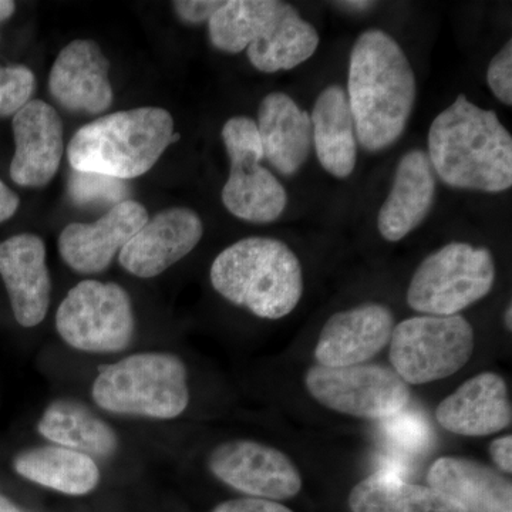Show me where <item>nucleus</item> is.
I'll return each mask as SVG.
<instances>
[{"label":"nucleus","instance_id":"obj_1","mask_svg":"<svg viewBox=\"0 0 512 512\" xmlns=\"http://www.w3.org/2000/svg\"><path fill=\"white\" fill-rule=\"evenodd\" d=\"M348 100L357 143L370 153L403 136L416 103L412 64L389 33L369 29L357 37L349 60Z\"/></svg>","mask_w":512,"mask_h":512},{"label":"nucleus","instance_id":"obj_2","mask_svg":"<svg viewBox=\"0 0 512 512\" xmlns=\"http://www.w3.org/2000/svg\"><path fill=\"white\" fill-rule=\"evenodd\" d=\"M434 174L457 190L498 194L512 185V138L493 110L460 94L429 131Z\"/></svg>","mask_w":512,"mask_h":512},{"label":"nucleus","instance_id":"obj_3","mask_svg":"<svg viewBox=\"0 0 512 512\" xmlns=\"http://www.w3.org/2000/svg\"><path fill=\"white\" fill-rule=\"evenodd\" d=\"M210 279L222 298L262 319L291 315L303 296L301 261L275 238L249 237L229 245L212 262Z\"/></svg>","mask_w":512,"mask_h":512},{"label":"nucleus","instance_id":"obj_4","mask_svg":"<svg viewBox=\"0 0 512 512\" xmlns=\"http://www.w3.org/2000/svg\"><path fill=\"white\" fill-rule=\"evenodd\" d=\"M178 138L167 110L138 107L80 128L70 140L67 157L73 170L130 180L148 173Z\"/></svg>","mask_w":512,"mask_h":512},{"label":"nucleus","instance_id":"obj_5","mask_svg":"<svg viewBox=\"0 0 512 512\" xmlns=\"http://www.w3.org/2000/svg\"><path fill=\"white\" fill-rule=\"evenodd\" d=\"M92 397L101 410L117 416L174 420L190 404L188 369L174 353H133L99 367Z\"/></svg>","mask_w":512,"mask_h":512},{"label":"nucleus","instance_id":"obj_6","mask_svg":"<svg viewBox=\"0 0 512 512\" xmlns=\"http://www.w3.org/2000/svg\"><path fill=\"white\" fill-rule=\"evenodd\" d=\"M497 269L490 249L450 242L427 256L407 289V303L424 315H458L493 291Z\"/></svg>","mask_w":512,"mask_h":512},{"label":"nucleus","instance_id":"obj_7","mask_svg":"<svg viewBox=\"0 0 512 512\" xmlns=\"http://www.w3.org/2000/svg\"><path fill=\"white\" fill-rule=\"evenodd\" d=\"M389 345L394 372L420 386L463 369L473 356L476 336L464 316L423 315L397 323Z\"/></svg>","mask_w":512,"mask_h":512},{"label":"nucleus","instance_id":"obj_8","mask_svg":"<svg viewBox=\"0 0 512 512\" xmlns=\"http://www.w3.org/2000/svg\"><path fill=\"white\" fill-rule=\"evenodd\" d=\"M56 330L67 346L92 355H113L131 345L136 332L126 289L94 279L70 289L56 312Z\"/></svg>","mask_w":512,"mask_h":512},{"label":"nucleus","instance_id":"obj_9","mask_svg":"<svg viewBox=\"0 0 512 512\" xmlns=\"http://www.w3.org/2000/svg\"><path fill=\"white\" fill-rule=\"evenodd\" d=\"M231 170L224 188L222 202L232 215L254 224H271L284 214L288 194L264 160L261 138L255 120L232 117L221 131Z\"/></svg>","mask_w":512,"mask_h":512},{"label":"nucleus","instance_id":"obj_10","mask_svg":"<svg viewBox=\"0 0 512 512\" xmlns=\"http://www.w3.org/2000/svg\"><path fill=\"white\" fill-rule=\"evenodd\" d=\"M309 394L326 409L365 420H386L402 413L412 399L410 386L392 367L355 365L309 367Z\"/></svg>","mask_w":512,"mask_h":512},{"label":"nucleus","instance_id":"obj_11","mask_svg":"<svg viewBox=\"0 0 512 512\" xmlns=\"http://www.w3.org/2000/svg\"><path fill=\"white\" fill-rule=\"evenodd\" d=\"M207 464L212 476L249 497L278 503L302 490L301 471L291 458L259 441H224L211 451Z\"/></svg>","mask_w":512,"mask_h":512},{"label":"nucleus","instance_id":"obj_12","mask_svg":"<svg viewBox=\"0 0 512 512\" xmlns=\"http://www.w3.org/2000/svg\"><path fill=\"white\" fill-rule=\"evenodd\" d=\"M147 221L148 212L140 202H119L92 224L67 225L57 242L59 254L64 264L77 274H100Z\"/></svg>","mask_w":512,"mask_h":512},{"label":"nucleus","instance_id":"obj_13","mask_svg":"<svg viewBox=\"0 0 512 512\" xmlns=\"http://www.w3.org/2000/svg\"><path fill=\"white\" fill-rule=\"evenodd\" d=\"M204 225L190 208H168L131 238L119 254L120 265L141 279L156 278L200 244Z\"/></svg>","mask_w":512,"mask_h":512},{"label":"nucleus","instance_id":"obj_14","mask_svg":"<svg viewBox=\"0 0 512 512\" xmlns=\"http://www.w3.org/2000/svg\"><path fill=\"white\" fill-rule=\"evenodd\" d=\"M396 320L382 303H365L330 316L315 348L318 365H363L390 343Z\"/></svg>","mask_w":512,"mask_h":512},{"label":"nucleus","instance_id":"obj_15","mask_svg":"<svg viewBox=\"0 0 512 512\" xmlns=\"http://www.w3.org/2000/svg\"><path fill=\"white\" fill-rule=\"evenodd\" d=\"M15 156L10 177L20 187L42 188L55 178L62 161L63 123L42 100H30L13 116Z\"/></svg>","mask_w":512,"mask_h":512},{"label":"nucleus","instance_id":"obj_16","mask_svg":"<svg viewBox=\"0 0 512 512\" xmlns=\"http://www.w3.org/2000/svg\"><path fill=\"white\" fill-rule=\"evenodd\" d=\"M0 276L19 325L39 326L49 311L52 295L43 239L35 234H18L0 242Z\"/></svg>","mask_w":512,"mask_h":512},{"label":"nucleus","instance_id":"obj_17","mask_svg":"<svg viewBox=\"0 0 512 512\" xmlns=\"http://www.w3.org/2000/svg\"><path fill=\"white\" fill-rule=\"evenodd\" d=\"M109 70V59L96 42L73 40L53 63L49 92L60 106L73 113H103L114 99Z\"/></svg>","mask_w":512,"mask_h":512},{"label":"nucleus","instance_id":"obj_18","mask_svg":"<svg viewBox=\"0 0 512 512\" xmlns=\"http://www.w3.org/2000/svg\"><path fill=\"white\" fill-rule=\"evenodd\" d=\"M436 419L444 430L457 436L500 433L512 421L507 383L494 372L471 377L437 406Z\"/></svg>","mask_w":512,"mask_h":512},{"label":"nucleus","instance_id":"obj_19","mask_svg":"<svg viewBox=\"0 0 512 512\" xmlns=\"http://www.w3.org/2000/svg\"><path fill=\"white\" fill-rule=\"evenodd\" d=\"M437 177L426 151L412 150L397 164L392 190L377 215L386 241L399 242L426 220L436 200Z\"/></svg>","mask_w":512,"mask_h":512},{"label":"nucleus","instance_id":"obj_20","mask_svg":"<svg viewBox=\"0 0 512 512\" xmlns=\"http://www.w3.org/2000/svg\"><path fill=\"white\" fill-rule=\"evenodd\" d=\"M255 123L264 158L286 177L299 173L313 147L311 114L288 94L275 92L261 101Z\"/></svg>","mask_w":512,"mask_h":512},{"label":"nucleus","instance_id":"obj_21","mask_svg":"<svg viewBox=\"0 0 512 512\" xmlns=\"http://www.w3.org/2000/svg\"><path fill=\"white\" fill-rule=\"evenodd\" d=\"M427 481L467 512H512L511 481L473 458L440 457L431 464Z\"/></svg>","mask_w":512,"mask_h":512},{"label":"nucleus","instance_id":"obj_22","mask_svg":"<svg viewBox=\"0 0 512 512\" xmlns=\"http://www.w3.org/2000/svg\"><path fill=\"white\" fill-rule=\"evenodd\" d=\"M311 121L313 147L323 170L336 178H349L356 168L357 138L348 94L340 84L320 92Z\"/></svg>","mask_w":512,"mask_h":512},{"label":"nucleus","instance_id":"obj_23","mask_svg":"<svg viewBox=\"0 0 512 512\" xmlns=\"http://www.w3.org/2000/svg\"><path fill=\"white\" fill-rule=\"evenodd\" d=\"M319 42L318 30L292 5L279 2L274 15L248 46V59L259 72H286L311 59Z\"/></svg>","mask_w":512,"mask_h":512},{"label":"nucleus","instance_id":"obj_24","mask_svg":"<svg viewBox=\"0 0 512 512\" xmlns=\"http://www.w3.org/2000/svg\"><path fill=\"white\" fill-rule=\"evenodd\" d=\"M13 468L30 483L73 497L93 493L101 478L93 457L52 443L22 451Z\"/></svg>","mask_w":512,"mask_h":512},{"label":"nucleus","instance_id":"obj_25","mask_svg":"<svg viewBox=\"0 0 512 512\" xmlns=\"http://www.w3.org/2000/svg\"><path fill=\"white\" fill-rule=\"evenodd\" d=\"M37 433L49 441L87 456L110 458L119 450V436L86 404L73 399L49 403L37 421Z\"/></svg>","mask_w":512,"mask_h":512},{"label":"nucleus","instance_id":"obj_26","mask_svg":"<svg viewBox=\"0 0 512 512\" xmlns=\"http://www.w3.org/2000/svg\"><path fill=\"white\" fill-rule=\"evenodd\" d=\"M349 505L353 512H467L429 485L380 471L353 487Z\"/></svg>","mask_w":512,"mask_h":512},{"label":"nucleus","instance_id":"obj_27","mask_svg":"<svg viewBox=\"0 0 512 512\" xmlns=\"http://www.w3.org/2000/svg\"><path fill=\"white\" fill-rule=\"evenodd\" d=\"M278 0H229L208 20L212 46L221 52H244L274 15Z\"/></svg>","mask_w":512,"mask_h":512},{"label":"nucleus","instance_id":"obj_28","mask_svg":"<svg viewBox=\"0 0 512 512\" xmlns=\"http://www.w3.org/2000/svg\"><path fill=\"white\" fill-rule=\"evenodd\" d=\"M36 77L23 64L0 66V117L15 116L32 100Z\"/></svg>","mask_w":512,"mask_h":512},{"label":"nucleus","instance_id":"obj_29","mask_svg":"<svg viewBox=\"0 0 512 512\" xmlns=\"http://www.w3.org/2000/svg\"><path fill=\"white\" fill-rule=\"evenodd\" d=\"M70 197L80 205L94 204V202H113L114 205L126 201V187L121 180L104 177L93 173H82L74 170L69 181Z\"/></svg>","mask_w":512,"mask_h":512},{"label":"nucleus","instance_id":"obj_30","mask_svg":"<svg viewBox=\"0 0 512 512\" xmlns=\"http://www.w3.org/2000/svg\"><path fill=\"white\" fill-rule=\"evenodd\" d=\"M487 83L491 92L505 106H512V42L493 57L487 70Z\"/></svg>","mask_w":512,"mask_h":512},{"label":"nucleus","instance_id":"obj_31","mask_svg":"<svg viewBox=\"0 0 512 512\" xmlns=\"http://www.w3.org/2000/svg\"><path fill=\"white\" fill-rule=\"evenodd\" d=\"M386 421L387 433L402 446L417 447L426 441V427L413 416H403L399 413Z\"/></svg>","mask_w":512,"mask_h":512},{"label":"nucleus","instance_id":"obj_32","mask_svg":"<svg viewBox=\"0 0 512 512\" xmlns=\"http://www.w3.org/2000/svg\"><path fill=\"white\" fill-rule=\"evenodd\" d=\"M222 3L224 2L220 0H178L173 3V8L178 18L185 23L197 25V23L208 22L221 8Z\"/></svg>","mask_w":512,"mask_h":512},{"label":"nucleus","instance_id":"obj_33","mask_svg":"<svg viewBox=\"0 0 512 512\" xmlns=\"http://www.w3.org/2000/svg\"><path fill=\"white\" fill-rule=\"evenodd\" d=\"M211 512H293L291 508L276 503V501L261 500V498L245 497L225 501L217 505Z\"/></svg>","mask_w":512,"mask_h":512},{"label":"nucleus","instance_id":"obj_34","mask_svg":"<svg viewBox=\"0 0 512 512\" xmlns=\"http://www.w3.org/2000/svg\"><path fill=\"white\" fill-rule=\"evenodd\" d=\"M490 456L495 466L505 474L512 473V437H500L490 444Z\"/></svg>","mask_w":512,"mask_h":512},{"label":"nucleus","instance_id":"obj_35","mask_svg":"<svg viewBox=\"0 0 512 512\" xmlns=\"http://www.w3.org/2000/svg\"><path fill=\"white\" fill-rule=\"evenodd\" d=\"M19 195L0 180V224L10 220L18 211Z\"/></svg>","mask_w":512,"mask_h":512},{"label":"nucleus","instance_id":"obj_36","mask_svg":"<svg viewBox=\"0 0 512 512\" xmlns=\"http://www.w3.org/2000/svg\"><path fill=\"white\" fill-rule=\"evenodd\" d=\"M16 12V3L12 0H0V23L12 18Z\"/></svg>","mask_w":512,"mask_h":512},{"label":"nucleus","instance_id":"obj_37","mask_svg":"<svg viewBox=\"0 0 512 512\" xmlns=\"http://www.w3.org/2000/svg\"><path fill=\"white\" fill-rule=\"evenodd\" d=\"M338 5H343L345 8L349 10H356V12H362V10H367L372 8L375 3L372 2H343L338 3Z\"/></svg>","mask_w":512,"mask_h":512},{"label":"nucleus","instance_id":"obj_38","mask_svg":"<svg viewBox=\"0 0 512 512\" xmlns=\"http://www.w3.org/2000/svg\"><path fill=\"white\" fill-rule=\"evenodd\" d=\"M0 512H23L16 507L9 498H6L5 495L0 494Z\"/></svg>","mask_w":512,"mask_h":512},{"label":"nucleus","instance_id":"obj_39","mask_svg":"<svg viewBox=\"0 0 512 512\" xmlns=\"http://www.w3.org/2000/svg\"><path fill=\"white\" fill-rule=\"evenodd\" d=\"M505 328L512 330V306L508 305L507 311L504 313Z\"/></svg>","mask_w":512,"mask_h":512}]
</instances>
